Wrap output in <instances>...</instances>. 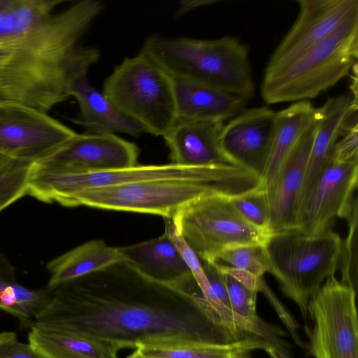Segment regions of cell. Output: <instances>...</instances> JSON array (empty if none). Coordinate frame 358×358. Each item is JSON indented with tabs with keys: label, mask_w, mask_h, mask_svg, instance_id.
<instances>
[{
	"label": "cell",
	"mask_w": 358,
	"mask_h": 358,
	"mask_svg": "<svg viewBox=\"0 0 358 358\" xmlns=\"http://www.w3.org/2000/svg\"><path fill=\"white\" fill-rule=\"evenodd\" d=\"M348 224V233L342 240L339 263L343 283L356 288L357 280V202L345 218Z\"/></svg>",
	"instance_id": "4dcf8cb0"
},
{
	"label": "cell",
	"mask_w": 358,
	"mask_h": 358,
	"mask_svg": "<svg viewBox=\"0 0 358 358\" xmlns=\"http://www.w3.org/2000/svg\"><path fill=\"white\" fill-rule=\"evenodd\" d=\"M138 155L135 143L116 134L85 131L34 166L52 173H89L134 166Z\"/></svg>",
	"instance_id": "4fadbf2b"
},
{
	"label": "cell",
	"mask_w": 358,
	"mask_h": 358,
	"mask_svg": "<svg viewBox=\"0 0 358 358\" xmlns=\"http://www.w3.org/2000/svg\"><path fill=\"white\" fill-rule=\"evenodd\" d=\"M63 0H11L0 11V99L43 112L71 96L98 62L85 43L103 10L81 0L58 10Z\"/></svg>",
	"instance_id": "7a4b0ae2"
},
{
	"label": "cell",
	"mask_w": 358,
	"mask_h": 358,
	"mask_svg": "<svg viewBox=\"0 0 358 358\" xmlns=\"http://www.w3.org/2000/svg\"><path fill=\"white\" fill-rule=\"evenodd\" d=\"M32 166L0 155V212L27 194Z\"/></svg>",
	"instance_id": "83f0119b"
},
{
	"label": "cell",
	"mask_w": 358,
	"mask_h": 358,
	"mask_svg": "<svg viewBox=\"0 0 358 358\" xmlns=\"http://www.w3.org/2000/svg\"><path fill=\"white\" fill-rule=\"evenodd\" d=\"M341 245V238L332 229L307 235L290 229L271 233L263 245L267 273L297 305L304 320L310 299L324 281L335 275Z\"/></svg>",
	"instance_id": "5b68a950"
},
{
	"label": "cell",
	"mask_w": 358,
	"mask_h": 358,
	"mask_svg": "<svg viewBox=\"0 0 358 358\" xmlns=\"http://www.w3.org/2000/svg\"><path fill=\"white\" fill-rule=\"evenodd\" d=\"M118 248L124 261L145 278L191 294L199 289L165 232L157 238Z\"/></svg>",
	"instance_id": "2e32d148"
},
{
	"label": "cell",
	"mask_w": 358,
	"mask_h": 358,
	"mask_svg": "<svg viewBox=\"0 0 358 358\" xmlns=\"http://www.w3.org/2000/svg\"><path fill=\"white\" fill-rule=\"evenodd\" d=\"M229 199L219 195L198 199L172 218L202 262H215L219 253L233 246L264 245L271 234L245 221Z\"/></svg>",
	"instance_id": "9c48e42d"
},
{
	"label": "cell",
	"mask_w": 358,
	"mask_h": 358,
	"mask_svg": "<svg viewBox=\"0 0 358 358\" xmlns=\"http://www.w3.org/2000/svg\"><path fill=\"white\" fill-rule=\"evenodd\" d=\"M11 0H0V11L5 8L10 2Z\"/></svg>",
	"instance_id": "d590c367"
},
{
	"label": "cell",
	"mask_w": 358,
	"mask_h": 358,
	"mask_svg": "<svg viewBox=\"0 0 358 358\" xmlns=\"http://www.w3.org/2000/svg\"><path fill=\"white\" fill-rule=\"evenodd\" d=\"M244 169L231 164L184 166L175 164L140 165L89 173H57L34 164L27 194L45 203L63 206L67 199L84 189L157 180H226L245 177Z\"/></svg>",
	"instance_id": "ba28073f"
},
{
	"label": "cell",
	"mask_w": 358,
	"mask_h": 358,
	"mask_svg": "<svg viewBox=\"0 0 358 358\" xmlns=\"http://www.w3.org/2000/svg\"><path fill=\"white\" fill-rule=\"evenodd\" d=\"M329 159L337 162L358 161V125L350 127L334 145Z\"/></svg>",
	"instance_id": "d6a6232c"
},
{
	"label": "cell",
	"mask_w": 358,
	"mask_h": 358,
	"mask_svg": "<svg viewBox=\"0 0 358 358\" xmlns=\"http://www.w3.org/2000/svg\"><path fill=\"white\" fill-rule=\"evenodd\" d=\"M30 327L29 343L44 358H117L120 350L106 341L38 324Z\"/></svg>",
	"instance_id": "603a6c76"
},
{
	"label": "cell",
	"mask_w": 358,
	"mask_h": 358,
	"mask_svg": "<svg viewBox=\"0 0 358 358\" xmlns=\"http://www.w3.org/2000/svg\"><path fill=\"white\" fill-rule=\"evenodd\" d=\"M0 358H44L29 343L18 341L12 331L0 333Z\"/></svg>",
	"instance_id": "836d02e7"
},
{
	"label": "cell",
	"mask_w": 358,
	"mask_h": 358,
	"mask_svg": "<svg viewBox=\"0 0 358 358\" xmlns=\"http://www.w3.org/2000/svg\"><path fill=\"white\" fill-rule=\"evenodd\" d=\"M124 261L118 248L102 240L87 241L50 261L48 287L52 289Z\"/></svg>",
	"instance_id": "d4e9b609"
},
{
	"label": "cell",
	"mask_w": 358,
	"mask_h": 358,
	"mask_svg": "<svg viewBox=\"0 0 358 358\" xmlns=\"http://www.w3.org/2000/svg\"><path fill=\"white\" fill-rule=\"evenodd\" d=\"M78 103L79 113L73 120L88 131L122 133L134 137L145 132L144 129L121 113L102 93L90 85L87 80L79 83L73 90Z\"/></svg>",
	"instance_id": "cb8c5ba5"
},
{
	"label": "cell",
	"mask_w": 358,
	"mask_h": 358,
	"mask_svg": "<svg viewBox=\"0 0 358 358\" xmlns=\"http://www.w3.org/2000/svg\"><path fill=\"white\" fill-rule=\"evenodd\" d=\"M315 115L316 108L309 101H296L275 112L271 151L262 178L267 192L301 137L315 122Z\"/></svg>",
	"instance_id": "7402d4cb"
},
{
	"label": "cell",
	"mask_w": 358,
	"mask_h": 358,
	"mask_svg": "<svg viewBox=\"0 0 358 358\" xmlns=\"http://www.w3.org/2000/svg\"><path fill=\"white\" fill-rule=\"evenodd\" d=\"M127 358H157V357H152L144 355L136 350L133 353H131L130 355H129L127 357Z\"/></svg>",
	"instance_id": "e575fe53"
},
{
	"label": "cell",
	"mask_w": 358,
	"mask_h": 358,
	"mask_svg": "<svg viewBox=\"0 0 358 358\" xmlns=\"http://www.w3.org/2000/svg\"><path fill=\"white\" fill-rule=\"evenodd\" d=\"M164 232L171 239L180 256L189 268L203 296H206L209 292L210 287L203 268L201 260L178 231L173 219L164 218Z\"/></svg>",
	"instance_id": "1f68e13d"
},
{
	"label": "cell",
	"mask_w": 358,
	"mask_h": 358,
	"mask_svg": "<svg viewBox=\"0 0 358 358\" xmlns=\"http://www.w3.org/2000/svg\"><path fill=\"white\" fill-rule=\"evenodd\" d=\"M310 350L314 358H358L356 289L335 275L310 299Z\"/></svg>",
	"instance_id": "30bf717a"
},
{
	"label": "cell",
	"mask_w": 358,
	"mask_h": 358,
	"mask_svg": "<svg viewBox=\"0 0 358 358\" xmlns=\"http://www.w3.org/2000/svg\"><path fill=\"white\" fill-rule=\"evenodd\" d=\"M51 291L29 289L16 280L13 267L0 254V308L31 326L48 306Z\"/></svg>",
	"instance_id": "4316f807"
},
{
	"label": "cell",
	"mask_w": 358,
	"mask_h": 358,
	"mask_svg": "<svg viewBox=\"0 0 358 358\" xmlns=\"http://www.w3.org/2000/svg\"><path fill=\"white\" fill-rule=\"evenodd\" d=\"M102 93L152 135L163 137L177 118L173 79L141 51L115 66Z\"/></svg>",
	"instance_id": "52a82bcc"
},
{
	"label": "cell",
	"mask_w": 358,
	"mask_h": 358,
	"mask_svg": "<svg viewBox=\"0 0 358 358\" xmlns=\"http://www.w3.org/2000/svg\"><path fill=\"white\" fill-rule=\"evenodd\" d=\"M358 161L329 159L313 185L300 201L294 228L307 235L331 229L337 218H345L357 202Z\"/></svg>",
	"instance_id": "7c38bea8"
},
{
	"label": "cell",
	"mask_w": 358,
	"mask_h": 358,
	"mask_svg": "<svg viewBox=\"0 0 358 358\" xmlns=\"http://www.w3.org/2000/svg\"><path fill=\"white\" fill-rule=\"evenodd\" d=\"M275 112L266 106L243 108L224 123L220 136L222 151L234 166L261 179L272 144Z\"/></svg>",
	"instance_id": "9a60e30c"
},
{
	"label": "cell",
	"mask_w": 358,
	"mask_h": 358,
	"mask_svg": "<svg viewBox=\"0 0 358 358\" xmlns=\"http://www.w3.org/2000/svg\"><path fill=\"white\" fill-rule=\"evenodd\" d=\"M221 262L259 278L267 273L263 245H240L227 248L218 254L214 262Z\"/></svg>",
	"instance_id": "f546056e"
},
{
	"label": "cell",
	"mask_w": 358,
	"mask_h": 358,
	"mask_svg": "<svg viewBox=\"0 0 358 358\" xmlns=\"http://www.w3.org/2000/svg\"><path fill=\"white\" fill-rule=\"evenodd\" d=\"M50 289V301L33 324L95 338L119 350L164 338L222 341L197 294L151 280L125 261Z\"/></svg>",
	"instance_id": "6da1fadb"
},
{
	"label": "cell",
	"mask_w": 358,
	"mask_h": 358,
	"mask_svg": "<svg viewBox=\"0 0 358 358\" xmlns=\"http://www.w3.org/2000/svg\"><path fill=\"white\" fill-rule=\"evenodd\" d=\"M293 25L271 55L263 78L286 68L358 11L357 0H299Z\"/></svg>",
	"instance_id": "5bb4252c"
},
{
	"label": "cell",
	"mask_w": 358,
	"mask_h": 358,
	"mask_svg": "<svg viewBox=\"0 0 358 358\" xmlns=\"http://www.w3.org/2000/svg\"><path fill=\"white\" fill-rule=\"evenodd\" d=\"M229 199L232 206L245 221L257 229L271 233L269 230V199L263 183Z\"/></svg>",
	"instance_id": "f1b7e54d"
},
{
	"label": "cell",
	"mask_w": 358,
	"mask_h": 358,
	"mask_svg": "<svg viewBox=\"0 0 358 358\" xmlns=\"http://www.w3.org/2000/svg\"><path fill=\"white\" fill-rule=\"evenodd\" d=\"M358 11L275 75L263 78L268 104L308 101L334 87L357 66Z\"/></svg>",
	"instance_id": "8992f818"
},
{
	"label": "cell",
	"mask_w": 358,
	"mask_h": 358,
	"mask_svg": "<svg viewBox=\"0 0 358 358\" xmlns=\"http://www.w3.org/2000/svg\"><path fill=\"white\" fill-rule=\"evenodd\" d=\"M315 130V120L301 137L283 165L273 186L267 192L271 233L294 228Z\"/></svg>",
	"instance_id": "d6986e66"
},
{
	"label": "cell",
	"mask_w": 358,
	"mask_h": 358,
	"mask_svg": "<svg viewBox=\"0 0 358 358\" xmlns=\"http://www.w3.org/2000/svg\"><path fill=\"white\" fill-rule=\"evenodd\" d=\"M262 179L252 175L226 180H157L103 187L76 193L63 206L148 213L173 218L189 203L205 196L233 197L255 189Z\"/></svg>",
	"instance_id": "277c9868"
},
{
	"label": "cell",
	"mask_w": 358,
	"mask_h": 358,
	"mask_svg": "<svg viewBox=\"0 0 358 358\" xmlns=\"http://www.w3.org/2000/svg\"><path fill=\"white\" fill-rule=\"evenodd\" d=\"M262 350L268 355L267 345L259 338L246 336L231 341H204L181 338H164L140 345V353L157 358H250Z\"/></svg>",
	"instance_id": "44dd1931"
},
{
	"label": "cell",
	"mask_w": 358,
	"mask_h": 358,
	"mask_svg": "<svg viewBox=\"0 0 358 358\" xmlns=\"http://www.w3.org/2000/svg\"><path fill=\"white\" fill-rule=\"evenodd\" d=\"M224 123L177 117L163 136L171 163L184 166L231 164L220 147Z\"/></svg>",
	"instance_id": "e0dca14e"
},
{
	"label": "cell",
	"mask_w": 358,
	"mask_h": 358,
	"mask_svg": "<svg viewBox=\"0 0 358 358\" xmlns=\"http://www.w3.org/2000/svg\"><path fill=\"white\" fill-rule=\"evenodd\" d=\"M224 276L231 308L243 333L261 338L268 347L271 358H292L280 331L257 314L258 292L228 274Z\"/></svg>",
	"instance_id": "484cf974"
},
{
	"label": "cell",
	"mask_w": 358,
	"mask_h": 358,
	"mask_svg": "<svg viewBox=\"0 0 358 358\" xmlns=\"http://www.w3.org/2000/svg\"><path fill=\"white\" fill-rule=\"evenodd\" d=\"M45 112L26 104L0 99V155L36 163L76 135Z\"/></svg>",
	"instance_id": "8fae6325"
},
{
	"label": "cell",
	"mask_w": 358,
	"mask_h": 358,
	"mask_svg": "<svg viewBox=\"0 0 358 358\" xmlns=\"http://www.w3.org/2000/svg\"><path fill=\"white\" fill-rule=\"evenodd\" d=\"M357 110L356 99L346 94L329 97L316 108L315 134L299 203L327 164L336 141L357 124Z\"/></svg>",
	"instance_id": "ac0fdd59"
},
{
	"label": "cell",
	"mask_w": 358,
	"mask_h": 358,
	"mask_svg": "<svg viewBox=\"0 0 358 358\" xmlns=\"http://www.w3.org/2000/svg\"><path fill=\"white\" fill-rule=\"evenodd\" d=\"M174 80L209 84L245 100L255 94L248 48L234 36L205 40L159 35L141 50Z\"/></svg>",
	"instance_id": "3957f363"
},
{
	"label": "cell",
	"mask_w": 358,
	"mask_h": 358,
	"mask_svg": "<svg viewBox=\"0 0 358 358\" xmlns=\"http://www.w3.org/2000/svg\"><path fill=\"white\" fill-rule=\"evenodd\" d=\"M177 117L224 122L244 108L247 100L217 87L174 80Z\"/></svg>",
	"instance_id": "ffe728a7"
}]
</instances>
